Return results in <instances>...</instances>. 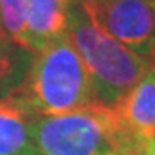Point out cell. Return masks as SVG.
Masks as SVG:
<instances>
[{
	"label": "cell",
	"mask_w": 155,
	"mask_h": 155,
	"mask_svg": "<svg viewBox=\"0 0 155 155\" xmlns=\"http://www.w3.org/2000/svg\"><path fill=\"white\" fill-rule=\"evenodd\" d=\"M16 43H12V40L7 36V33L4 31V28H2V24H0V54L2 52H5V50H9L11 47H14Z\"/></svg>",
	"instance_id": "10"
},
{
	"label": "cell",
	"mask_w": 155,
	"mask_h": 155,
	"mask_svg": "<svg viewBox=\"0 0 155 155\" xmlns=\"http://www.w3.org/2000/svg\"><path fill=\"white\" fill-rule=\"evenodd\" d=\"M29 0H0V24L12 43L24 48V28Z\"/></svg>",
	"instance_id": "9"
},
{
	"label": "cell",
	"mask_w": 155,
	"mask_h": 155,
	"mask_svg": "<svg viewBox=\"0 0 155 155\" xmlns=\"http://www.w3.org/2000/svg\"><path fill=\"white\" fill-rule=\"evenodd\" d=\"M36 155H116L140 148L124 134L114 109L102 102L57 116H38L33 124Z\"/></svg>",
	"instance_id": "3"
},
{
	"label": "cell",
	"mask_w": 155,
	"mask_h": 155,
	"mask_svg": "<svg viewBox=\"0 0 155 155\" xmlns=\"http://www.w3.org/2000/svg\"><path fill=\"white\" fill-rule=\"evenodd\" d=\"M72 0H29L24 48L38 52L52 41L67 35Z\"/></svg>",
	"instance_id": "6"
},
{
	"label": "cell",
	"mask_w": 155,
	"mask_h": 155,
	"mask_svg": "<svg viewBox=\"0 0 155 155\" xmlns=\"http://www.w3.org/2000/svg\"><path fill=\"white\" fill-rule=\"evenodd\" d=\"M93 21L114 40L155 64L153 0H79Z\"/></svg>",
	"instance_id": "4"
},
{
	"label": "cell",
	"mask_w": 155,
	"mask_h": 155,
	"mask_svg": "<svg viewBox=\"0 0 155 155\" xmlns=\"http://www.w3.org/2000/svg\"><path fill=\"white\" fill-rule=\"evenodd\" d=\"M153 5H155V0H153Z\"/></svg>",
	"instance_id": "13"
},
{
	"label": "cell",
	"mask_w": 155,
	"mask_h": 155,
	"mask_svg": "<svg viewBox=\"0 0 155 155\" xmlns=\"http://www.w3.org/2000/svg\"><path fill=\"white\" fill-rule=\"evenodd\" d=\"M136 150V148H134ZM127 152H131V150H127ZM127 152H122V153H116V155H127Z\"/></svg>",
	"instance_id": "12"
},
{
	"label": "cell",
	"mask_w": 155,
	"mask_h": 155,
	"mask_svg": "<svg viewBox=\"0 0 155 155\" xmlns=\"http://www.w3.org/2000/svg\"><path fill=\"white\" fill-rule=\"evenodd\" d=\"M12 97L35 116H57L97 102L88 71L67 35L35 52Z\"/></svg>",
	"instance_id": "1"
},
{
	"label": "cell",
	"mask_w": 155,
	"mask_h": 155,
	"mask_svg": "<svg viewBox=\"0 0 155 155\" xmlns=\"http://www.w3.org/2000/svg\"><path fill=\"white\" fill-rule=\"evenodd\" d=\"M127 140L136 147L155 140V64L114 109Z\"/></svg>",
	"instance_id": "5"
},
{
	"label": "cell",
	"mask_w": 155,
	"mask_h": 155,
	"mask_svg": "<svg viewBox=\"0 0 155 155\" xmlns=\"http://www.w3.org/2000/svg\"><path fill=\"white\" fill-rule=\"evenodd\" d=\"M140 155H155V140H152V141H148V143L141 145Z\"/></svg>",
	"instance_id": "11"
},
{
	"label": "cell",
	"mask_w": 155,
	"mask_h": 155,
	"mask_svg": "<svg viewBox=\"0 0 155 155\" xmlns=\"http://www.w3.org/2000/svg\"><path fill=\"white\" fill-rule=\"evenodd\" d=\"M33 52L21 47H11L0 54V100L12 95L19 88L28 71Z\"/></svg>",
	"instance_id": "8"
},
{
	"label": "cell",
	"mask_w": 155,
	"mask_h": 155,
	"mask_svg": "<svg viewBox=\"0 0 155 155\" xmlns=\"http://www.w3.org/2000/svg\"><path fill=\"white\" fill-rule=\"evenodd\" d=\"M36 117L12 95L0 100V155H36L33 147Z\"/></svg>",
	"instance_id": "7"
},
{
	"label": "cell",
	"mask_w": 155,
	"mask_h": 155,
	"mask_svg": "<svg viewBox=\"0 0 155 155\" xmlns=\"http://www.w3.org/2000/svg\"><path fill=\"white\" fill-rule=\"evenodd\" d=\"M67 36L88 71L97 100L110 109L153 66L105 33L79 0L71 4Z\"/></svg>",
	"instance_id": "2"
}]
</instances>
